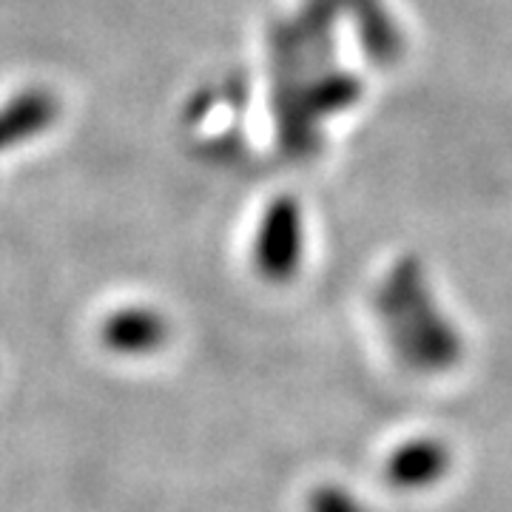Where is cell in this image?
Returning a JSON list of instances; mask_svg holds the SVG:
<instances>
[{
  "mask_svg": "<svg viewBox=\"0 0 512 512\" xmlns=\"http://www.w3.org/2000/svg\"><path fill=\"white\" fill-rule=\"evenodd\" d=\"M390 348L404 365L424 373H441L461 362L464 342L456 325L439 311L424 268L416 256H402L376 293Z\"/></svg>",
  "mask_w": 512,
  "mask_h": 512,
  "instance_id": "obj_1",
  "label": "cell"
},
{
  "mask_svg": "<svg viewBox=\"0 0 512 512\" xmlns=\"http://www.w3.org/2000/svg\"><path fill=\"white\" fill-rule=\"evenodd\" d=\"M302 208L293 197H276L265 208L254 239V265L268 282H288L302 265Z\"/></svg>",
  "mask_w": 512,
  "mask_h": 512,
  "instance_id": "obj_2",
  "label": "cell"
},
{
  "mask_svg": "<svg viewBox=\"0 0 512 512\" xmlns=\"http://www.w3.org/2000/svg\"><path fill=\"white\" fill-rule=\"evenodd\" d=\"M450 464L453 453L444 441L413 439L390 453L384 464V476L399 490H424L447 476Z\"/></svg>",
  "mask_w": 512,
  "mask_h": 512,
  "instance_id": "obj_3",
  "label": "cell"
},
{
  "mask_svg": "<svg viewBox=\"0 0 512 512\" xmlns=\"http://www.w3.org/2000/svg\"><path fill=\"white\" fill-rule=\"evenodd\" d=\"M103 345L117 356H148L163 348L168 339V322L160 311L131 305L114 311L100 330Z\"/></svg>",
  "mask_w": 512,
  "mask_h": 512,
  "instance_id": "obj_4",
  "label": "cell"
},
{
  "mask_svg": "<svg viewBox=\"0 0 512 512\" xmlns=\"http://www.w3.org/2000/svg\"><path fill=\"white\" fill-rule=\"evenodd\" d=\"M60 114V103L49 89H23L0 106V154L46 134Z\"/></svg>",
  "mask_w": 512,
  "mask_h": 512,
  "instance_id": "obj_5",
  "label": "cell"
},
{
  "mask_svg": "<svg viewBox=\"0 0 512 512\" xmlns=\"http://www.w3.org/2000/svg\"><path fill=\"white\" fill-rule=\"evenodd\" d=\"M356 18L367 57L379 66H390L402 55V32L387 15L382 0H345V12Z\"/></svg>",
  "mask_w": 512,
  "mask_h": 512,
  "instance_id": "obj_6",
  "label": "cell"
},
{
  "mask_svg": "<svg viewBox=\"0 0 512 512\" xmlns=\"http://www.w3.org/2000/svg\"><path fill=\"white\" fill-rule=\"evenodd\" d=\"M362 97V80L356 74L342 69H325L313 74V80L305 83V109L319 123L322 117H333L342 111L353 109Z\"/></svg>",
  "mask_w": 512,
  "mask_h": 512,
  "instance_id": "obj_7",
  "label": "cell"
},
{
  "mask_svg": "<svg viewBox=\"0 0 512 512\" xmlns=\"http://www.w3.org/2000/svg\"><path fill=\"white\" fill-rule=\"evenodd\" d=\"M308 512H367L359 498L342 487H319L308 498Z\"/></svg>",
  "mask_w": 512,
  "mask_h": 512,
  "instance_id": "obj_8",
  "label": "cell"
}]
</instances>
